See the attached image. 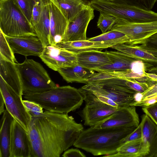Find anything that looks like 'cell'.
<instances>
[{
    "mask_svg": "<svg viewBox=\"0 0 157 157\" xmlns=\"http://www.w3.org/2000/svg\"><path fill=\"white\" fill-rule=\"evenodd\" d=\"M67 113L45 110L32 117L28 133L31 140L32 157H59L73 144L83 130Z\"/></svg>",
    "mask_w": 157,
    "mask_h": 157,
    "instance_id": "1",
    "label": "cell"
},
{
    "mask_svg": "<svg viewBox=\"0 0 157 157\" xmlns=\"http://www.w3.org/2000/svg\"><path fill=\"white\" fill-rule=\"evenodd\" d=\"M136 128L90 127L83 130L73 146L94 156L112 155Z\"/></svg>",
    "mask_w": 157,
    "mask_h": 157,
    "instance_id": "2",
    "label": "cell"
},
{
    "mask_svg": "<svg viewBox=\"0 0 157 157\" xmlns=\"http://www.w3.org/2000/svg\"><path fill=\"white\" fill-rule=\"evenodd\" d=\"M25 99L34 101L51 112L68 114L75 111L84 101L79 89L70 86L56 87L40 93L23 92Z\"/></svg>",
    "mask_w": 157,
    "mask_h": 157,
    "instance_id": "3",
    "label": "cell"
},
{
    "mask_svg": "<svg viewBox=\"0 0 157 157\" xmlns=\"http://www.w3.org/2000/svg\"><path fill=\"white\" fill-rule=\"evenodd\" d=\"M81 88L94 95L106 97L119 107L131 106L135 102L134 96L137 92L126 85L125 78L120 77L91 82Z\"/></svg>",
    "mask_w": 157,
    "mask_h": 157,
    "instance_id": "4",
    "label": "cell"
},
{
    "mask_svg": "<svg viewBox=\"0 0 157 157\" xmlns=\"http://www.w3.org/2000/svg\"><path fill=\"white\" fill-rule=\"evenodd\" d=\"M0 30L6 36H36L16 0H0Z\"/></svg>",
    "mask_w": 157,
    "mask_h": 157,
    "instance_id": "5",
    "label": "cell"
},
{
    "mask_svg": "<svg viewBox=\"0 0 157 157\" xmlns=\"http://www.w3.org/2000/svg\"><path fill=\"white\" fill-rule=\"evenodd\" d=\"M89 5L100 13L113 16L131 23L151 22L157 21V13L125 3L108 0H90Z\"/></svg>",
    "mask_w": 157,
    "mask_h": 157,
    "instance_id": "6",
    "label": "cell"
},
{
    "mask_svg": "<svg viewBox=\"0 0 157 157\" xmlns=\"http://www.w3.org/2000/svg\"><path fill=\"white\" fill-rule=\"evenodd\" d=\"M21 82L23 92L40 93L56 86L42 65L26 57L22 63H16Z\"/></svg>",
    "mask_w": 157,
    "mask_h": 157,
    "instance_id": "7",
    "label": "cell"
},
{
    "mask_svg": "<svg viewBox=\"0 0 157 157\" xmlns=\"http://www.w3.org/2000/svg\"><path fill=\"white\" fill-rule=\"evenodd\" d=\"M0 91L7 111L28 132L32 117L24 105L22 97L17 94L0 77Z\"/></svg>",
    "mask_w": 157,
    "mask_h": 157,
    "instance_id": "8",
    "label": "cell"
},
{
    "mask_svg": "<svg viewBox=\"0 0 157 157\" xmlns=\"http://www.w3.org/2000/svg\"><path fill=\"white\" fill-rule=\"evenodd\" d=\"M111 30L121 32L128 37L129 44L139 45L157 33V21L151 22L134 23L117 19Z\"/></svg>",
    "mask_w": 157,
    "mask_h": 157,
    "instance_id": "9",
    "label": "cell"
},
{
    "mask_svg": "<svg viewBox=\"0 0 157 157\" xmlns=\"http://www.w3.org/2000/svg\"><path fill=\"white\" fill-rule=\"evenodd\" d=\"M77 54L61 48L56 45L44 47L39 56L49 68L57 71L61 67H71L78 64Z\"/></svg>",
    "mask_w": 157,
    "mask_h": 157,
    "instance_id": "10",
    "label": "cell"
},
{
    "mask_svg": "<svg viewBox=\"0 0 157 157\" xmlns=\"http://www.w3.org/2000/svg\"><path fill=\"white\" fill-rule=\"evenodd\" d=\"M94 10L89 5L79 11L70 22L62 41L87 40L86 33L89 23L94 17Z\"/></svg>",
    "mask_w": 157,
    "mask_h": 157,
    "instance_id": "11",
    "label": "cell"
},
{
    "mask_svg": "<svg viewBox=\"0 0 157 157\" xmlns=\"http://www.w3.org/2000/svg\"><path fill=\"white\" fill-rule=\"evenodd\" d=\"M10 152V157H32V146L28 132L14 118Z\"/></svg>",
    "mask_w": 157,
    "mask_h": 157,
    "instance_id": "12",
    "label": "cell"
},
{
    "mask_svg": "<svg viewBox=\"0 0 157 157\" xmlns=\"http://www.w3.org/2000/svg\"><path fill=\"white\" fill-rule=\"evenodd\" d=\"M140 123L135 106L119 107L107 119L94 127L103 128L113 127H136Z\"/></svg>",
    "mask_w": 157,
    "mask_h": 157,
    "instance_id": "13",
    "label": "cell"
},
{
    "mask_svg": "<svg viewBox=\"0 0 157 157\" xmlns=\"http://www.w3.org/2000/svg\"><path fill=\"white\" fill-rule=\"evenodd\" d=\"M5 36L13 53L25 57L29 56L39 57L44 48L42 42L36 36Z\"/></svg>",
    "mask_w": 157,
    "mask_h": 157,
    "instance_id": "14",
    "label": "cell"
},
{
    "mask_svg": "<svg viewBox=\"0 0 157 157\" xmlns=\"http://www.w3.org/2000/svg\"><path fill=\"white\" fill-rule=\"evenodd\" d=\"M117 109L100 101H93L86 103L80 115L84 125L92 127L108 119Z\"/></svg>",
    "mask_w": 157,
    "mask_h": 157,
    "instance_id": "15",
    "label": "cell"
},
{
    "mask_svg": "<svg viewBox=\"0 0 157 157\" xmlns=\"http://www.w3.org/2000/svg\"><path fill=\"white\" fill-rule=\"evenodd\" d=\"M112 61L110 64L95 68L98 72H127L132 69L138 68L144 64L143 62L127 56L116 51L105 52Z\"/></svg>",
    "mask_w": 157,
    "mask_h": 157,
    "instance_id": "16",
    "label": "cell"
},
{
    "mask_svg": "<svg viewBox=\"0 0 157 157\" xmlns=\"http://www.w3.org/2000/svg\"><path fill=\"white\" fill-rule=\"evenodd\" d=\"M50 13V45H56L64 37L69 22L61 11L49 0Z\"/></svg>",
    "mask_w": 157,
    "mask_h": 157,
    "instance_id": "17",
    "label": "cell"
},
{
    "mask_svg": "<svg viewBox=\"0 0 157 157\" xmlns=\"http://www.w3.org/2000/svg\"><path fill=\"white\" fill-rule=\"evenodd\" d=\"M15 63L0 57V75L17 94L22 97L23 91L21 82Z\"/></svg>",
    "mask_w": 157,
    "mask_h": 157,
    "instance_id": "18",
    "label": "cell"
},
{
    "mask_svg": "<svg viewBox=\"0 0 157 157\" xmlns=\"http://www.w3.org/2000/svg\"><path fill=\"white\" fill-rule=\"evenodd\" d=\"M142 138L149 150L147 157H157V125L146 114L140 122Z\"/></svg>",
    "mask_w": 157,
    "mask_h": 157,
    "instance_id": "19",
    "label": "cell"
},
{
    "mask_svg": "<svg viewBox=\"0 0 157 157\" xmlns=\"http://www.w3.org/2000/svg\"><path fill=\"white\" fill-rule=\"evenodd\" d=\"M111 48L130 58L142 61L147 64L157 66V57L140 45L123 43L114 45Z\"/></svg>",
    "mask_w": 157,
    "mask_h": 157,
    "instance_id": "20",
    "label": "cell"
},
{
    "mask_svg": "<svg viewBox=\"0 0 157 157\" xmlns=\"http://www.w3.org/2000/svg\"><path fill=\"white\" fill-rule=\"evenodd\" d=\"M77 57L78 65L92 70L112 63L106 53L100 51L79 53L77 54Z\"/></svg>",
    "mask_w": 157,
    "mask_h": 157,
    "instance_id": "21",
    "label": "cell"
},
{
    "mask_svg": "<svg viewBox=\"0 0 157 157\" xmlns=\"http://www.w3.org/2000/svg\"><path fill=\"white\" fill-rule=\"evenodd\" d=\"M56 45L60 48L78 54L91 51H100L111 48L113 45L103 41L94 42L86 40L74 41H61Z\"/></svg>",
    "mask_w": 157,
    "mask_h": 157,
    "instance_id": "22",
    "label": "cell"
},
{
    "mask_svg": "<svg viewBox=\"0 0 157 157\" xmlns=\"http://www.w3.org/2000/svg\"><path fill=\"white\" fill-rule=\"evenodd\" d=\"M41 13L38 23L33 27L36 36L42 42L44 47L50 45V13L49 0H39Z\"/></svg>",
    "mask_w": 157,
    "mask_h": 157,
    "instance_id": "23",
    "label": "cell"
},
{
    "mask_svg": "<svg viewBox=\"0 0 157 157\" xmlns=\"http://www.w3.org/2000/svg\"><path fill=\"white\" fill-rule=\"evenodd\" d=\"M0 121V157H10L11 128L13 118L5 110Z\"/></svg>",
    "mask_w": 157,
    "mask_h": 157,
    "instance_id": "24",
    "label": "cell"
},
{
    "mask_svg": "<svg viewBox=\"0 0 157 157\" xmlns=\"http://www.w3.org/2000/svg\"><path fill=\"white\" fill-rule=\"evenodd\" d=\"M94 71L78 64L71 67H61L57 71L67 83L76 82L86 84L95 73Z\"/></svg>",
    "mask_w": 157,
    "mask_h": 157,
    "instance_id": "25",
    "label": "cell"
},
{
    "mask_svg": "<svg viewBox=\"0 0 157 157\" xmlns=\"http://www.w3.org/2000/svg\"><path fill=\"white\" fill-rule=\"evenodd\" d=\"M149 153V149L141 138L124 143L119 147L116 153L105 156L147 157Z\"/></svg>",
    "mask_w": 157,
    "mask_h": 157,
    "instance_id": "26",
    "label": "cell"
},
{
    "mask_svg": "<svg viewBox=\"0 0 157 157\" xmlns=\"http://www.w3.org/2000/svg\"><path fill=\"white\" fill-rule=\"evenodd\" d=\"M70 21L82 10L89 5L88 0H49Z\"/></svg>",
    "mask_w": 157,
    "mask_h": 157,
    "instance_id": "27",
    "label": "cell"
},
{
    "mask_svg": "<svg viewBox=\"0 0 157 157\" xmlns=\"http://www.w3.org/2000/svg\"><path fill=\"white\" fill-rule=\"evenodd\" d=\"M88 40L94 42H105L110 44L113 46L123 43L129 44V42L128 38L125 35L121 32L114 30H110Z\"/></svg>",
    "mask_w": 157,
    "mask_h": 157,
    "instance_id": "28",
    "label": "cell"
},
{
    "mask_svg": "<svg viewBox=\"0 0 157 157\" xmlns=\"http://www.w3.org/2000/svg\"><path fill=\"white\" fill-rule=\"evenodd\" d=\"M142 99L139 102H134L132 106L144 107L157 102V82H155L141 93Z\"/></svg>",
    "mask_w": 157,
    "mask_h": 157,
    "instance_id": "29",
    "label": "cell"
},
{
    "mask_svg": "<svg viewBox=\"0 0 157 157\" xmlns=\"http://www.w3.org/2000/svg\"><path fill=\"white\" fill-rule=\"evenodd\" d=\"M0 57L4 60L13 63H17L14 53L8 43L4 35L0 30Z\"/></svg>",
    "mask_w": 157,
    "mask_h": 157,
    "instance_id": "30",
    "label": "cell"
},
{
    "mask_svg": "<svg viewBox=\"0 0 157 157\" xmlns=\"http://www.w3.org/2000/svg\"><path fill=\"white\" fill-rule=\"evenodd\" d=\"M117 18L111 15L100 13L97 26L102 33L110 30L115 24Z\"/></svg>",
    "mask_w": 157,
    "mask_h": 157,
    "instance_id": "31",
    "label": "cell"
},
{
    "mask_svg": "<svg viewBox=\"0 0 157 157\" xmlns=\"http://www.w3.org/2000/svg\"><path fill=\"white\" fill-rule=\"evenodd\" d=\"M122 3L134 6L144 10H151L157 0H108Z\"/></svg>",
    "mask_w": 157,
    "mask_h": 157,
    "instance_id": "32",
    "label": "cell"
},
{
    "mask_svg": "<svg viewBox=\"0 0 157 157\" xmlns=\"http://www.w3.org/2000/svg\"><path fill=\"white\" fill-rule=\"evenodd\" d=\"M28 21L31 23L35 0H16Z\"/></svg>",
    "mask_w": 157,
    "mask_h": 157,
    "instance_id": "33",
    "label": "cell"
},
{
    "mask_svg": "<svg viewBox=\"0 0 157 157\" xmlns=\"http://www.w3.org/2000/svg\"><path fill=\"white\" fill-rule=\"evenodd\" d=\"M139 45L157 57V33L147 39L143 44Z\"/></svg>",
    "mask_w": 157,
    "mask_h": 157,
    "instance_id": "34",
    "label": "cell"
},
{
    "mask_svg": "<svg viewBox=\"0 0 157 157\" xmlns=\"http://www.w3.org/2000/svg\"><path fill=\"white\" fill-rule=\"evenodd\" d=\"M23 103L32 117L38 116L43 113V108L38 103L28 100H22Z\"/></svg>",
    "mask_w": 157,
    "mask_h": 157,
    "instance_id": "35",
    "label": "cell"
},
{
    "mask_svg": "<svg viewBox=\"0 0 157 157\" xmlns=\"http://www.w3.org/2000/svg\"><path fill=\"white\" fill-rule=\"evenodd\" d=\"M142 110L157 125V102L148 106L143 107Z\"/></svg>",
    "mask_w": 157,
    "mask_h": 157,
    "instance_id": "36",
    "label": "cell"
},
{
    "mask_svg": "<svg viewBox=\"0 0 157 157\" xmlns=\"http://www.w3.org/2000/svg\"><path fill=\"white\" fill-rule=\"evenodd\" d=\"M41 13V6L39 0H35L33 9L31 24L33 27L39 22Z\"/></svg>",
    "mask_w": 157,
    "mask_h": 157,
    "instance_id": "37",
    "label": "cell"
},
{
    "mask_svg": "<svg viewBox=\"0 0 157 157\" xmlns=\"http://www.w3.org/2000/svg\"><path fill=\"white\" fill-rule=\"evenodd\" d=\"M142 132L141 123L124 139L123 144L127 142L137 140L142 138Z\"/></svg>",
    "mask_w": 157,
    "mask_h": 157,
    "instance_id": "38",
    "label": "cell"
},
{
    "mask_svg": "<svg viewBox=\"0 0 157 157\" xmlns=\"http://www.w3.org/2000/svg\"><path fill=\"white\" fill-rule=\"evenodd\" d=\"M63 157H86L85 155L79 150L71 148L65 151L62 155Z\"/></svg>",
    "mask_w": 157,
    "mask_h": 157,
    "instance_id": "39",
    "label": "cell"
},
{
    "mask_svg": "<svg viewBox=\"0 0 157 157\" xmlns=\"http://www.w3.org/2000/svg\"><path fill=\"white\" fill-rule=\"evenodd\" d=\"M5 105V101L3 97L0 94V114H2L5 110L4 109Z\"/></svg>",
    "mask_w": 157,
    "mask_h": 157,
    "instance_id": "40",
    "label": "cell"
},
{
    "mask_svg": "<svg viewBox=\"0 0 157 157\" xmlns=\"http://www.w3.org/2000/svg\"><path fill=\"white\" fill-rule=\"evenodd\" d=\"M147 70V73H153L157 75V66L150 68Z\"/></svg>",
    "mask_w": 157,
    "mask_h": 157,
    "instance_id": "41",
    "label": "cell"
}]
</instances>
